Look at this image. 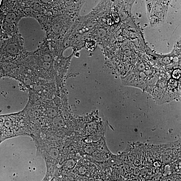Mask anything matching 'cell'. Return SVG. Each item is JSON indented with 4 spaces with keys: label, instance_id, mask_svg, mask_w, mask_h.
<instances>
[{
    "label": "cell",
    "instance_id": "cell-2",
    "mask_svg": "<svg viewBox=\"0 0 181 181\" xmlns=\"http://www.w3.org/2000/svg\"><path fill=\"white\" fill-rule=\"evenodd\" d=\"M52 125L55 129L60 130L64 127L65 125L63 119L60 116H56L53 118Z\"/></svg>",
    "mask_w": 181,
    "mask_h": 181
},
{
    "label": "cell",
    "instance_id": "cell-1",
    "mask_svg": "<svg viewBox=\"0 0 181 181\" xmlns=\"http://www.w3.org/2000/svg\"><path fill=\"white\" fill-rule=\"evenodd\" d=\"M31 127L28 116L24 112L0 116L1 142L20 136L30 137Z\"/></svg>",
    "mask_w": 181,
    "mask_h": 181
},
{
    "label": "cell",
    "instance_id": "cell-5",
    "mask_svg": "<svg viewBox=\"0 0 181 181\" xmlns=\"http://www.w3.org/2000/svg\"><path fill=\"white\" fill-rule=\"evenodd\" d=\"M177 82L176 80L173 79H171L169 80L168 83V86L169 89H175L177 86Z\"/></svg>",
    "mask_w": 181,
    "mask_h": 181
},
{
    "label": "cell",
    "instance_id": "cell-3",
    "mask_svg": "<svg viewBox=\"0 0 181 181\" xmlns=\"http://www.w3.org/2000/svg\"><path fill=\"white\" fill-rule=\"evenodd\" d=\"M120 21V18L117 13H113L109 15L107 18V22L108 25H111Z\"/></svg>",
    "mask_w": 181,
    "mask_h": 181
},
{
    "label": "cell",
    "instance_id": "cell-6",
    "mask_svg": "<svg viewBox=\"0 0 181 181\" xmlns=\"http://www.w3.org/2000/svg\"><path fill=\"white\" fill-rule=\"evenodd\" d=\"M181 75V70L180 69H176L174 71L173 77L175 79H179Z\"/></svg>",
    "mask_w": 181,
    "mask_h": 181
},
{
    "label": "cell",
    "instance_id": "cell-4",
    "mask_svg": "<svg viewBox=\"0 0 181 181\" xmlns=\"http://www.w3.org/2000/svg\"><path fill=\"white\" fill-rule=\"evenodd\" d=\"M96 44L94 41L88 40L86 43V46L90 50H93L95 49Z\"/></svg>",
    "mask_w": 181,
    "mask_h": 181
},
{
    "label": "cell",
    "instance_id": "cell-7",
    "mask_svg": "<svg viewBox=\"0 0 181 181\" xmlns=\"http://www.w3.org/2000/svg\"><path fill=\"white\" fill-rule=\"evenodd\" d=\"M1 143V132H0V144Z\"/></svg>",
    "mask_w": 181,
    "mask_h": 181
}]
</instances>
